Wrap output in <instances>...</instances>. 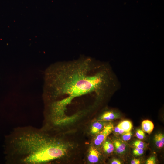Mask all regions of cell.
Wrapping results in <instances>:
<instances>
[{"mask_svg":"<svg viewBox=\"0 0 164 164\" xmlns=\"http://www.w3.org/2000/svg\"><path fill=\"white\" fill-rule=\"evenodd\" d=\"M43 97L46 108L57 114L74 99L114 90V75L108 65L90 58L56 63L46 70Z\"/></svg>","mask_w":164,"mask_h":164,"instance_id":"6da1fadb","label":"cell"},{"mask_svg":"<svg viewBox=\"0 0 164 164\" xmlns=\"http://www.w3.org/2000/svg\"><path fill=\"white\" fill-rule=\"evenodd\" d=\"M53 130L43 127H17L5 136L4 149L9 164H44L57 162L69 145Z\"/></svg>","mask_w":164,"mask_h":164,"instance_id":"7a4b0ae2","label":"cell"},{"mask_svg":"<svg viewBox=\"0 0 164 164\" xmlns=\"http://www.w3.org/2000/svg\"><path fill=\"white\" fill-rule=\"evenodd\" d=\"M114 128L113 124L111 123H109L104 126L94 138V145H99L103 143L107 137L111 132Z\"/></svg>","mask_w":164,"mask_h":164,"instance_id":"3957f363","label":"cell"},{"mask_svg":"<svg viewBox=\"0 0 164 164\" xmlns=\"http://www.w3.org/2000/svg\"><path fill=\"white\" fill-rule=\"evenodd\" d=\"M100 156V152L97 149L93 146H91L89 150L87 159L89 162L92 163L97 162Z\"/></svg>","mask_w":164,"mask_h":164,"instance_id":"277c9868","label":"cell"},{"mask_svg":"<svg viewBox=\"0 0 164 164\" xmlns=\"http://www.w3.org/2000/svg\"><path fill=\"white\" fill-rule=\"evenodd\" d=\"M118 115L113 111H108L104 112L99 118L98 121H109L117 118Z\"/></svg>","mask_w":164,"mask_h":164,"instance_id":"5b68a950","label":"cell"},{"mask_svg":"<svg viewBox=\"0 0 164 164\" xmlns=\"http://www.w3.org/2000/svg\"><path fill=\"white\" fill-rule=\"evenodd\" d=\"M154 127V124L151 121L146 120H144L142 123V130L149 134L152 131Z\"/></svg>","mask_w":164,"mask_h":164,"instance_id":"8992f818","label":"cell"},{"mask_svg":"<svg viewBox=\"0 0 164 164\" xmlns=\"http://www.w3.org/2000/svg\"><path fill=\"white\" fill-rule=\"evenodd\" d=\"M154 140L157 147L161 148L163 147L164 145V135L161 133L155 134L154 136Z\"/></svg>","mask_w":164,"mask_h":164,"instance_id":"52a82bcc","label":"cell"},{"mask_svg":"<svg viewBox=\"0 0 164 164\" xmlns=\"http://www.w3.org/2000/svg\"><path fill=\"white\" fill-rule=\"evenodd\" d=\"M114 144L116 151L118 153L121 154L125 150L126 145L121 142L115 140L114 141Z\"/></svg>","mask_w":164,"mask_h":164,"instance_id":"ba28073f","label":"cell"},{"mask_svg":"<svg viewBox=\"0 0 164 164\" xmlns=\"http://www.w3.org/2000/svg\"><path fill=\"white\" fill-rule=\"evenodd\" d=\"M104 126L103 124L101 122H95L93 123L91 127V132L92 134H97L102 129Z\"/></svg>","mask_w":164,"mask_h":164,"instance_id":"9c48e42d","label":"cell"},{"mask_svg":"<svg viewBox=\"0 0 164 164\" xmlns=\"http://www.w3.org/2000/svg\"><path fill=\"white\" fill-rule=\"evenodd\" d=\"M118 125L125 132L131 131L132 127V125L131 122L127 120H124L121 121Z\"/></svg>","mask_w":164,"mask_h":164,"instance_id":"30bf717a","label":"cell"},{"mask_svg":"<svg viewBox=\"0 0 164 164\" xmlns=\"http://www.w3.org/2000/svg\"><path fill=\"white\" fill-rule=\"evenodd\" d=\"M103 148L104 151L108 154L112 153L114 148L113 144L108 141H106L104 142Z\"/></svg>","mask_w":164,"mask_h":164,"instance_id":"8fae6325","label":"cell"},{"mask_svg":"<svg viewBox=\"0 0 164 164\" xmlns=\"http://www.w3.org/2000/svg\"><path fill=\"white\" fill-rule=\"evenodd\" d=\"M135 135L140 140L143 139L145 137L144 132L142 130L140 129L137 130Z\"/></svg>","mask_w":164,"mask_h":164,"instance_id":"7c38bea8","label":"cell"},{"mask_svg":"<svg viewBox=\"0 0 164 164\" xmlns=\"http://www.w3.org/2000/svg\"><path fill=\"white\" fill-rule=\"evenodd\" d=\"M133 145L135 148L143 149L145 147L144 142L140 140H137L133 143Z\"/></svg>","mask_w":164,"mask_h":164,"instance_id":"4fadbf2b","label":"cell"},{"mask_svg":"<svg viewBox=\"0 0 164 164\" xmlns=\"http://www.w3.org/2000/svg\"><path fill=\"white\" fill-rule=\"evenodd\" d=\"M122 138L123 141H128L130 140L132 136L131 131L127 132H125L122 134Z\"/></svg>","mask_w":164,"mask_h":164,"instance_id":"5bb4252c","label":"cell"},{"mask_svg":"<svg viewBox=\"0 0 164 164\" xmlns=\"http://www.w3.org/2000/svg\"><path fill=\"white\" fill-rule=\"evenodd\" d=\"M144 152L143 149L135 148L133 151L134 155L136 156H140L142 155Z\"/></svg>","mask_w":164,"mask_h":164,"instance_id":"9a60e30c","label":"cell"},{"mask_svg":"<svg viewBox=\"0 0 164 164\" xmlns=\"http://www.w3.org/2000/svg\"><path fill=\"white\" fill-rule=\"evenodd\" d=\"M156 159L155 157L152 156L149 158L146 162V164H156Z\"/></svg>","mask_w":164,"mask_h":164,"instance_id":"2e32d148","label":"cell"},{"mask_svg":"<svg viewBox=\"0 0 164 164\" xmlns=\"http://www.w3.org/2000/svg\"><path fill=\"white\" fill-rule=\"evenodd\" d=\"M131 164H139L140 163V161L139 159L135 158L131 161Z\"/></svg>","mask_w":164,"mask_h":164,"instance_id":"e0dca14e","label":"cell"},{"mask_svg":"<svg viewBox=\"0 0 164 164\" xmlns=\"http://www.w3.org/2000/svg\"><path fill=\"white\" fill-rule=\"evenodd\" d=\"M121 162L117 159H114L111 162V164H121Z\"/></svg>","mask_w":164,"mask_h":164,"instance_id":"ac0fdd59","label":"cell"},{"mask_svg":"<svg viewBox=\"0 0 164 164\" xmlns=\"http://www.w3.org/2000/svg\"><path fill=\"white\" fill-rule=\"evenodd\" d=\"M121 128L118 126V125H117L116 127L114 128V132L117 134H118Z\"/></svg>","mask_w":164,"mask_h":164,"instance_id":"d6986e66","label":"cell"}]
</instances>
